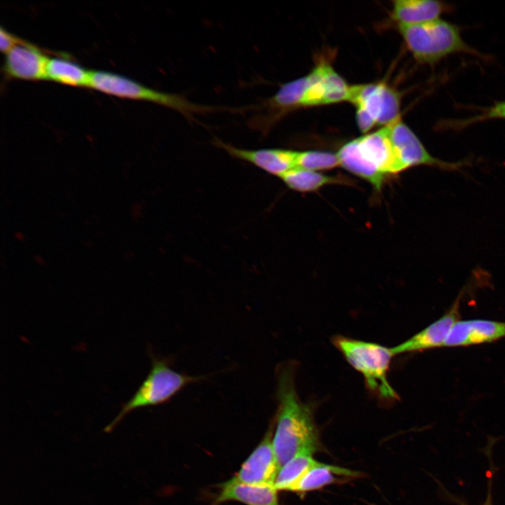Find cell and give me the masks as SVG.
Masks as SVG:
<instances>
[{"label": "cell", "mask_w": 505, "mask_h": 505, "mask_svg": "<svg viewBox=\"0 0 505 505\" xmlns=\"http://www.w3.org/2000/svg\"><path fill=\"white\" fill-rule=\"evenodd\" d=\"M277 399L273 445L281 467L301 451H318L321 443L312 409L297 392L292 365H282L277 371Z\"/></svg>", "instance_id": "obj_1"}, {"label": "cell", "mask_w": 505, "mask_h": 505, "mask_svg": "<svg viewBox=\"0 0 505 505\" xmlns=\"http://www.w3.org/2000/svg\"><path fill=\"white\" fill-rule=\"evenodd\" d=\"M337 155L340 166L377 191L388 175L404 171L387 125L346 142Z\"/></svg>", "instance_id": "obj_2"}, {"label": "cell", "mask_w": 505, "mask_h": 505, "mask_svg": "<svg viewBox=\"0 0 505 505\" xmlns=\"http://www.w3.org/2000/svg\"><path fill=\"white\" fill-rule=\"evenodd\" d=\"M398 28L410 53L422 64L431 65L454 53L478 54L466 43L456 25L441 18Z\"/></svg>", "instance_id": "obj_3"}, {"label": "cell", "mask_w": 505, "mask_h": 505, "mask_svg": "<svg viewBox=\"0 0 505 505\" xmlns=\"http://www.w3.org/2000/svg\"><path fill=\"white\" fill-rule=\"evenodd\" d=\"M332 343L349 365L363 375L371 393L384 402L398 399L388 379L391 361L395 356L391 347L339 335L332 339Z\"/></svg>", "instance_id": "obj_4"}, {"label": "cell", "mask_w": 505, "mask_h": 505, "mask_svg": "<svg viewBox=\"0 0 505 505\" xmlns=\"http://www.w3.org/2000/svg\"><path fill=\"white\" fill-rule=\"evenodd\" d=\"M88 88L119 97L160 105L180 112L189 121H195L194 115L197 114L224 109L196 104L183 95L159 91L124 76L107 71L91 70Z\"/></svg>", "instance_id": "obj_5"}, {"label": "cell", "mask_w": 505, "mask_h": 505, "mask_svg": "<svg viewBox=\"0 0 505 505\" xmlns=\"http://www.w3.org/2000/svg\"><path fill=\"white\" fill-rule=\"evenodd\" d=\"M152 361V368L147 377L131 398L123 405L115 418L105 426V432L112 431L131 411L163 404L189 384L203 379L202 377L178 372L168 365L166 360L153 355Z\"/></svg>", "instance_id": "obj_6"}, {"label": "cell", "mask_w": 505, "mask_h": 505, "mask_svg": "<svg viewBox=\"0 0 505 505\" xmlns=\"http://www.w3.org/2000/svg\"><path fill=\"white\" fill-rule=\"evenodd\" d=\"M348 102L356 107V122L364 133L375 126L382 127L400 118V95L383 82L351 86Z\"/></svg>", "instance_id": "obj_7"}, {"label": "cell", "mask_w": 505, "mask_h": 505, "mask_svg": "<svg viewBox=\"0 0 505 505\" xmlns=\"http://www.w3.org/2000/svg\"><path fill=\"white\" fill-rule=\"evenodd\" d=\"M304 79L302 107L348 102L351 86L329 64L319 63Z\"/></svg>", "instance_id": "obj_8"}, {"label": "cell", "mask_w": 505, "mask_h": 505, "mask_svg": "<svg viewBox=\"0 0 505 505\" xmlns=\"http://www.w3.org/2000/svg\"><path fill=\"white\" fill-rule=\"evenodd\" d=\"M397 156L404 170L418 166L456 170L462 163H450L433 156L417 135L401 119L387 125Z\"/></svg>", "instance_id": "obj_9"}, {"label": "cell", "mask_w": 505, "mask_h": 505, "mask_svg": "<svg viewBox=\"0 0 505 505\" xmlns=\"http://www.w3.org/2000/svg\"><path fill=\"white\" fill-rule=\"evenodd\" d=\"M280 468L274 448L272 430L269 429L264 438L244 462L239 471L226 482L274 485Z\"/></svg>", "instance_id": "obj_10"}, {"label": "cell", "mask_w": 505, "mask_h": 505, "mask_svg": "<svg viewBox=\"0 0 505 505\" xmlns=\"http://www.w3.org/2000/svg\"><path fill=\"white\" fill-rule=\"evenodd\" d=\"M213 143L231 156L250 163L278 177L297 168V151L283 149H246L236 147L217 138L214 140Z\"/></svg>", "instance_id": "obj_11"}, {"label": "cell", "mask_w": 505, "mask_h": 505, "mask_svg": "<svg viewBox=\"0 0 505 505\" xmlns=\"http://www.w3.org/2000/svg\"><path fill=\"white\" fill-rule=\"evenodd\" d=\"M462 292L440 318L400 344L391 347L394 355L443 347L452 328L460 320Z\"/></svg>", "instance_id": "obj_12"}, {"label": "cell", "mask_w": 505, "mask_h": 505, "mask_svg": "<svg viewBox=\"0 0 505 505\" xmlns=\"http://www.w3.org/2000/svg\"><path fill=\"white\" fill-rule=\"evenodd\" d=\"M43 50L21 39L5 53L3 69L11 79L24 80L46 79V68L48 59Z\"/></svg>", "instance_id": "obj_13"}, {"label": "cell", "mask_w": 505, "mask_h": 505, "mask_svg": "<svg viewBox=\"0 0 505 505\" xmlns=\"http://www.w3.org/2000/svg\"><path fill=\"white\" fill-rule=\"evenodd\" d=\"M505 338V322L485 319L459 320L452 328L443 347L468 346Z\"/></svg>", "instance_id": "obj_14"}, {"label": "cell", "mask_w": 505, "mask_h": 505, "mask_svg": "<svg viewBox=\"0 0 505 505\" xmlns=\"http://www.w3.org/2000/svg\"><path fill=\"white\" fill-rule=\"evenodd\" d=\"M392 3L391 17L398 25H417L438 19L450 9L445 2L434 0H396Z\"/></svg>", "instance_id": "obj_15"}, {"label": "cell", "mask_w": 505, "mask_h": 505, "mask_svg": "<svg viewBox=\"0 0 505 505\" xmlns=\"http://www.w3.org/2000/svg\"><path fill=\"white\" fill-rule=\"evenodd\" d=\"M220 492L214 505L227 501H239L246 505H280L278 490L274 485L228 483L220 485Z\"/></svg>", "instance_id": "obj_16"}, {"label": "cell", "mask_w": 505, "mask_h": 505, "mask_svg": "<svg viewBox=\"0 0 505 505\" xmlns=\"http://www.w3.org/2000/svg\"><path fill=\"white\" fill-rule=\"evenodd\" d=\"M363 476V473L344 467L319 462L309 471L292 492L305 494L335 484L343 483Z\"/></svg>", "instance_id": "obj_17"}, {"label": "cell", "mask_w": 505, "mask_h": 505, "mask_svg": "<svg viewBox=\"0 0 505 505\" xmlns=\"http://www.w3.org/2000/svg\"><path fill=\"white\" fill-rule=\"evenodd\" d=\"M280 178L289 189L299 192L316 191L328 184H353L345 177L330 176L298 168L289 170Z\"/></svg>", "instance_id": "obj_18"}, {"label": "cell", "mask_w": 505, "mask_h": 505, "mask_svg": "<svg viewBox=\"0 0 505 505\" xmlns=\"http://www.w3.org/2000/svg\"><path fill=\"white\" fill-rule=\"evenodd\" d=\"M91 70H87L69 59L60 57L48 58L46 68V79L59 83L88 87Z\"/></svg>", "instance_id": "obj_19"}, {"label": "cell", "mask_w": 505, "mask_h": 505, "mask_svg": "<svg viewBox=\"0 0 505 505\" xmlns=\"http://www.w3.org/2000/svg\"><path fill=\"white\" fill-rule=\"evenodd\" d=\"M310 451H301L283 464L276 476L274 486L278 490L290 491L318 462Z\"/></svg>", "instance_id": "obj_20"}, {"label": "cell", "mask_w": 505, "mask_h": 505, "mask_svg": "<svg viewBox=\"0 0 505 505\" xmlns=\"http://www.w3.org/2000/svg\"><path fill=\"white\" fill-rule=\"evenodd\" d=\"M337 154L323 151L297 152V168L312 170H326L339 166Z\"/></svg>", "instance_id": "obj_21"}, {"label": "cell", "mask_w": 505, "mask_h": 505, "mask_svg": "<svg viewBox=\"0 0 505 505\" xmlns=\"http://www.w3.org/2000/svg\"><path fill=\"white\" fill-rule=\"evenodd\" d=\"M491 119H504L505 120V101H500L494 102L493 105L490 107L483 109L481 113L476 116L468 119L464 121H461L456 123L460 126H465L476 122L484 121L486 120Z\"/></svg>", "instance_id": "obj_22"}, {"label": "cell", "mask_w": 505, "mask_h": 505, "mask_svg": "<svg viewBox=\"0 0 505 505\" xmlns=\"http://www.w3.org/2000/svg\"><path fill=\"white\" fill-rule=\"evenodd\" d=\"M22 39L12 34L4 27L0 29V49L6 53L20 42Z\"/></svg>", "instance_id": "obj_23"}, {"label": "cell", "mask_w": 505, "mask_h": 505, "mask_svg": "<svg viewBox=\"0 0 505 505\" xmlns=\"http://www.w3.org/2000/svg\"><path fill=\"white\" fill-rule=\"evenodd\" d=\"M34 260L35 263L39 266H43L46 264V260L40 255H36L34 257Z\"/></svg>", "instance_id": "obj_24"}, {"label": "cell", "mask_w": 505, "mask_h": 505, "mask_svg": "<svg viewBox=\"0 0 505 505\" xmlns=\"http://www.w3.org/2000/svg\"><path fill=\"white\" fill-rule=\"evenodd\" d=\"M14 237L16 240L19 241H25V235L23 232L20 231H17L14 234Z\"/></svg>", "instance_id": "obj_25"}, {"label": "cell", "mask_w": 505, "mask_h": 505, "mask_svg": "<svg viewBox=\"0 0 505 505\" xmlns=\"http://www.w3.org/2000/svg\"><path fill=\"white\" fill-rule=\"evenodd\" d=\"M482 505H493L490 489H489V492L487 493V498Z\"/></svg>", "instance_id": "obj_26"}]
</instances>
